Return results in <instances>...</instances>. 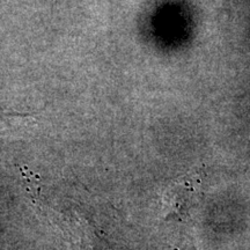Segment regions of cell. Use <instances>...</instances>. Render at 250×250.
I'll return each instance as SVG.
<instances>
[{"instance_id": "1", "label": "cell", "mask_w": 250, "mask_h": 250, "mask_svg": "<svg viewBox=\"0 0 250 250\" xmlns=\"http://www.w3.org/2000/svg\"><path fill=\"white\" fill-rule=\"evenodd\" d=\"M29 118L24 116H0V131L20 126L21 123H26Z\"/></svg>"}]
</instances>
